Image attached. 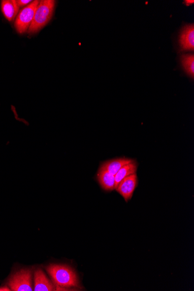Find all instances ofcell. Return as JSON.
Here are the masks:
<instances>
[{
  "label": "cell",
  "mask_w": 194,
  "mask_h": 291,
  "mask_svg": "<svg viewBox=\"0 0 194 291\" xmlns=\"http://www.w3.org/2000/svg\"><path fill=\"white\" fill-rule=\"evenodd\" d=\"M46 270L56 284V290L80 289L78 276L70 266L51 264L46 267Z\"/></svg>",
  "instance_id": "6da1fadb"
},
{
  "label": "cell",
  "mask_w": 194,
  "mask_h": 291,
  "mask_svg": "<svg viewBox=\"0 0 194 291\" xmlns=\"http://www.w3.org/2000/svg\"><path fill=\"white\" fill-rule=\"evenodd\" d=\"M56 2L54 0L40 1L35 12L33 21L28 29L29 35L36 34L50 22L53 17Z\"/></svg>",
  "instance_id": "7a4b0ae2"
},
{
  "label": "cell",
  "mask_w": 194,
  "mask_h": 291,
  "mask_svg": "<svg viewBox=\"0 0 194 291\" xmlns=\"http://www.w3.org/2000/svg\"><path fill=\"white\" fill-rule=\"evenodd\" d=\"M8 285L14 291H32V270L24 268L15 272L9 279Z\"/></svg>",
  "instance_id": "3957f363"
},
{
  "label": "cell",
  "mask_w": 194,
  "mask_h": 291,
  "mask_svg": "<svg viewBox=\"0 0 194 291\" xmlns=\"http://www.w3.org/2000/svg\"><path fill=\"white\" fill-rule=\"evenodd\" d=\"M39 2L40 1L35 0L19 13L15 22V28L18 33L24 34L28 30L33 21L35 12Z\"/></svg>",
  "instance_id": "277c9868"
},
{
  "label": "cell",
  "mask_w": 194,
  "mask_h": 291,
  "mask_svg": "<svg viewBox=\"0 0 194 291\" xmlns=\"http://www.w3.org/2000/svg\"><path fill=\"white\" fill-rule=\"evenodd\" d=\"M138 185V177L136 173L131 174L123 179L115 190L128 202L133 195V193Z\"/></svg>",
  "instance_id": "5b68a950"
},
{
  "label": "cell",
  "mask_w": 194,
  "mask_h": 291,
  "mask_svg": "<svg viewBox=\"0 0 194 291\" xmlns=\"http://www.w3.org/2000/svg\"><path fill=\"white\" fill-rule=\"evenodd\" d=\"M181 49L183 51L194 50V26L188 25L181 31L179 38Z\"/></svg>",
  "instance_id": "8992f818"
},
{
  "label": "cell",
  "mask_w": 194,
  "mask_h": 291,
  "mask_svg": "<svg viewBox=\"0 0 194 291\" xmlns=\"http://www.w3.org/2000/svg\"><path fill=\"white\" fill-rule=\"evenodd\" d=\"M35 291H56V288L53 283L48 279L40 268H38L34 273V288Z\"/></svg>",
  "instance_id": "52a82bcc"
},
{
  "label": "cell",
  "mask_w": 194,
  "mask_h": 291,
  "mask_svg": "<svg viewBox=\"0 0 194 291\" xmlns=\"http://www.w3.org/2000/svg\"><path fill=\"white\" fill-rule=\"evenodd\" d=\"M97 180L101 188L106 192H112L115 190V176L100 167L97 173Z\"/></svg>",
  "instance_id": "ba28073f"
},
{
  "label": "cell",
  "mask_w": 194,
  "mask_h": 291,
  "mask_svg": "<svg viewBox=\"0 0 194 291\" xmlns=\"http://www.w3.org/2000/svg\"><path fill=\"white\" fill-rule=\"evenodd\" d=\"M1 8L3 15L9 22L14 21L20 8L15 0H2L1 1Z\"/></svg>",
  "instance_id": "9c48e42d"
},
{
  "label": "cell",
  "mask_w": 194,
  "mask_h": 291,
  "mask_svg": "<svg viewBox=\"0 0 194 291\" xmlns=\"http://www.w3.org/2000/svg\"><path fill=\"white\" fill-rule=\"evenodd\" d=\"M133 161H134L128 158H116V159L104 162L101 164L100 167L115 176L122 167Z\"/></svg>",
  "instance_id": "30bf717a"
},
{
  "label": "cell",
  "mask_w": 194,
  "mask_h": 291,
  "mask_svg": "<svg viewBox=\"0 0 194 291\" xmlns=\"http://www.w3.org/2000/svg\"><path fill=\"white\" fill-rule=\"evenodd\" d=\"M137 168L138 164L135 162V161L122 167L121 169L115 175V189L117 188L119 184L125 177L130 176L131 174L136 173Z\"/></svg>",
  "instance_id": "8fae6325"
},
{
  "label": "cell",
  "mask_w": 194,
  "mask_h": 291,
  "mask_svg": "<svg viewBox=\"0 0 194 291\" xmlns=\"http://www.w3.org/2000/svg\"><path fill=\"white\" fill-rule=\"evenodd\" d=\"M184 70L190 77L194 76V56L193 54L183 55L181 57Z\"/></svg>",
  "instance_id": "7c38bea8"
},
{
  "label": "cell",
  "mask_w": 194,
  "mask_h": 291,
  "mask_svg": "<svg viewBox=\"0 0 194 291\" xmlns=\"http://www.w3.org/2000/svg\"><path fill=\"white\" fill-rule=\"evenodd\" d=\"M17 1L19 8L25 7L32 2L31 0H18Z\"/></svg>",
  "instance_id": "4fadbf2b"
},
{
  "label": "cell",
  "mask_w": 194,
  "mask_h": 291,
  "mask_svg": "<svg viewBox=\"0 0 194 291\" xmlns=\"http://www.w3.org/2000/svg\"><path fill=\"white\" fill-rule=\"evenodd\" d=\"M10 289H9L7 287H2L0 288V291H10Z\"/></svg>",
  "instance_id": "5bb4252c"
}]
</instances>
